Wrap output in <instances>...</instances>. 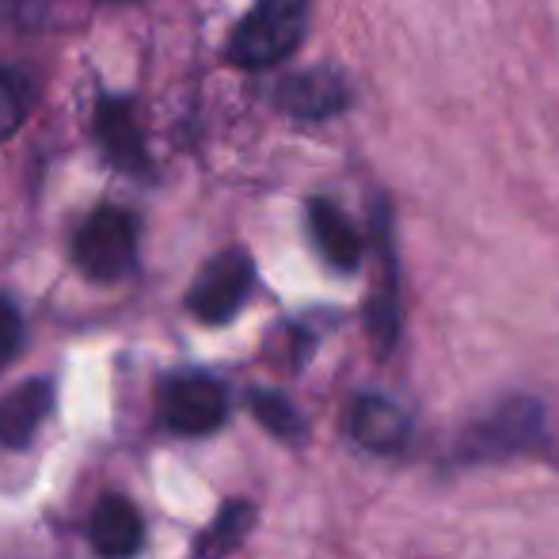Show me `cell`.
<instances>
[{
    "label": "cell",
    "mask_w": 559,
    "mask_h": 559,
    "mask_svg": "<svg viewBox=\"0 0 559 559\" xmlns=\"http://www.w3.org/2000/svg\"><path fill=\"white\" fill-rule=\"evenodd\" d=\"M248 407H251V415H255V419L263 423L274 438H278V442L297 445V442H305V435H309V423L301 419V412H297L282 392L255 389L248 396Z\"/></svg>",
    "instance_id": "obj_13"
},
{
    "label": "cell",
    "mask_w": 559,
    "mask_h": 559,
    "mask_svg": "<svg viewBox=\"0 0 559 559\" xmlns=\"http://www.w3.org/2000/svg\"><path fill=\"white\" fill-rule=\"evenodd\" d=\"M73 259L92 282H118L138 259V222L115 206L96 210L76 233Z\"/></svg>",
    "instance_id": "obj_2"
},
{
    "label": "cell",
    "mask_w": 559,
    "mask_h": 559,
    "mask_svg": "<svg viewBox=\"0 0 559 559\" xmlns=\"http://www.w3.org/2000/svg\"><path fill=\"white\" fill-rule=\"evenodd\" d=\"M309 233H312V240H317L320 255H324L335 271H358L361 236L335 202H328V199L309 202Z\"/></svg>",
    "instance_id": "obj_11"
},
{
    "label": "cell",
    "mask_w": 559,
    "mask_h": 559,
    "mask_svg": "<svg viewBox=\"0 0 559 559\" xmlns=\"http://www.w3.org/2000/svg\"><path fill=\"white\" fill-rule=\"evenodd\" d=\"M20 343H23V317L8 297H0V369L15 358Z\"/></svg>",
    "instance_id": "obj_15"
},
{
    "label": "cell",
    "mask_w": 559,
    "mask_h": 559,
    "mask_svg": "<svg viewBox=\"0 0 559 559\" xmlns=\"http://www.w3.org/2000/svg\"><path fill=\"white\" fill-rule=\"evenodd\" d=\"M274 104L294 118H332L346 111L350 88L332 69H309V73L286 76L274 92Z\"/></svg>",
    "instance_id": "obj_7"
},
{
    "label": "cell",
    "mask_w": 559,
    "mask_h": 559,
    "mask_svg": "<svg viewBox=\"0 0 559 559\" xmlns=\"http://www.w3.org/2000/svg\"><path fill=\"white\" fill-rule=\"evenodd\" d=\"M312 0H255L228 38V58L240 69H271L301 46Z\"/></svg>",
    "instance_id": "obj_1"
},
{
    "label": "cell",
    "mask_w": 559,
    "mask_h": 559,
    "mask_svg": "<svg viewBox=\"0 0 559 559\" xmlns=\"http://www.w3.org/2000/svg\"><path fill=\"white\" fill-rule=\"evenodd\" d=\"M92 548L104 559H133L145 545V522H141L138 507L122 495H107L96 510H92L88 525Z\"/></svg>",
    "instance_id": "obj_8"
},
{
    "label": "cell",
    "mask_w": 559,
    "mask_h": 559,
    "mask_svg": "<svg viewBox=\"0 0 559 559\" xmlns=\"http://www.w3.org/2000/svg\"><path fill=\"white\" fill-rule=\"evenodd\" d=\"M160 419L179 438H206L228 419V392L206 373H187L164 384Z\"/></svg>",
    "instance_id": "obj_5"
},
{
    "label": "cell",
    "mask_w": 559,
    "mask_h": 559,
    "mask_svg": "<svg viewBox=\"0 0 559 559\" xmlns=\"http://www.w3.org/2000/svg\"><path fill=\"white\" fill-rule=\"evenodd\" d=\"M545 427V412L537 400L530 396H510L499 407L484 415L472 430H464V456L468 461H491V456H510L533 445Z\"/></svg>",
    "instance_id": "obj_4"
},
{
    "label": "cell",
    "mask_w": 559,
    "mask_h": 559,
    "mask_svg": "<svg viewBox=\"0 0 559 559\" xmlns=\"http://www.w3.org/2000/svg\"><path fill=\"white\" fill-rule=\"evenodd\" d=\"M53 407L50 381H27L0 400V445L27 449Z\"/></svg>",
    "instance_id": "obj_10"
},
{
    "label": "cell",
    "mask_w": 559,
    "mask_h": 559,
    "mask_svg": "<svg viewBox=\"0 0 559 559\" xmlns=\"http://www.w3.org/2000/svg\"><path fill=\"white\" fill-rule=\"evenodd\" d=\"M350 438L377 456L404 453L407 442H412V419L389 396L366 392L350 404Z\"/></svg>",
    "instance_id": "obj_6"
},
{
    "label": "cell",
    "mask_w": 559,
    "mask_h": 559,
    "mask_svg": "<svg viewBox=\"0 0 559 559\" xmlns=\"http://www.w3.org/2000/svg\"><path fill=\"white\" fill-rule=\"evenodd\" d=\"M251 522H255V507H251V502H228L222 514L214 518V525L199 537V545H194V559L233 556L236 548L243 545V537L251 533Z\"/></svg>",
    "instance_id": "obj_12"
},
{
    "label": "cell",
    "mask_w": 559,
    "mask_h": 559,
    "mask_svg": "<svg viewBox=\"0 0 559 559\" xmlns=\"http://www.w3.org/2000/svg\"><path fill=\"white\" fill-rule=\"evenodd\" d=\"M96 138L107 148V156L126 171H148L145 138H141L138 115H133L130 99H99L96 104Z\"/></svg>",
    "instance_id": "obj_9"
},
{
    "label": "cell",
    "mask_w": 559,
    "mask_h": 559,
    "mask_svg": "<svg viewBox=\"0 0 559 559\" xmlns=\"http://www.w3.org/2000/svg\"><path fill=\"white\" fill-rule=\"evenodd\" d=\"M251 282H255V263H251V255L240 248H228L202 266L191 294H187V309H191L202 324H228V320L240 312V305L248 301Z\"/></svg>",
    "instance_id": "obj_3"
},
{
    "label": "cell",
    "mask_w": 559,
    "mask_h": 559,
    "mask_svg": "<svg viewBox=\"0 0 559 559\" xmlns=\"http://www.w3.org/2000/svg\"><path fill=\"white\" fill-rule=\"evenodd\" d=\"M35 107V81L23 69H0V141L12 138Z\"/></svg>",
    "instance_id": "obj_14"
}]
</instances>
